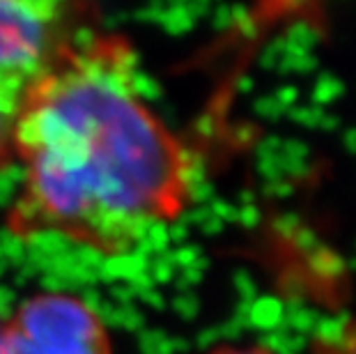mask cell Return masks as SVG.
I'll use <instances>...</instances> for the list:
<instances>
[{"label":"cell","mask_w":356,"mask_h":354,"mask_svg":"<svg viewBox=\"0 0 356 354\" xmlns=\"http://www.w3.org/2000/svg\"><path fill=\"white\" fill-rule=\"evenodd\" d=\"M19 193L5 228L120 258L193 198V156L143 92L134 44L90 30L53 67L14 131Z\"/></svg>","instance_id":"6da1fadb"},{"label":"cell","mask_w":356,"mask_h":354,"mask_svg":"<svg viewBox=\"0 0 356 354\" xmlns=\"http://www.w3.org/2000/svg\"><path fill=\"white\" fill-rule=\"evenodd\" d=\"M90 0H0V172L30 95L90 30Z\"/></svg>","instance_id":"7a4b0ae2"},{"label":"cell","mask_w":356,"mask_h":354,"mask_svg":"<svg viewBox=\"0 0 356 354\" xmlns=\"http://www.w3.org/2000/svg\"><path fill=\"white\" fill-rule=\"evenodd\" d=\"M0 354H115L104 318L86 299L40 292L0 325Z\"/></svg>","instance_id":"3957f363"},{"label":"cell","mask_w":356,"mask_h":354,"mask_svg":"<svg viewBox=\"0 0 356 354\" xmlns=\"http://www.w3.org/2000/svg\"><path fill=\"white\" fill-rule=\"evenodd\" d=\"M313 354H356V315L324 327L313 338Z\"/></svg>","instance_id":"277c9868"},{"label":"cell","mask_w":356,"mask_h":354,"mask_svg":"<svg viewBox=\"0 0 356 354\" xmlns=\"http://www.w3.org/2000/svg\"><path fill=\"white\" fill-rule=\"evenodd\" d=\"M209 354H274L269 352L267 348H260V345H218Z\"/></svg>","instance_id":"5b68a950"}]
</instances>
